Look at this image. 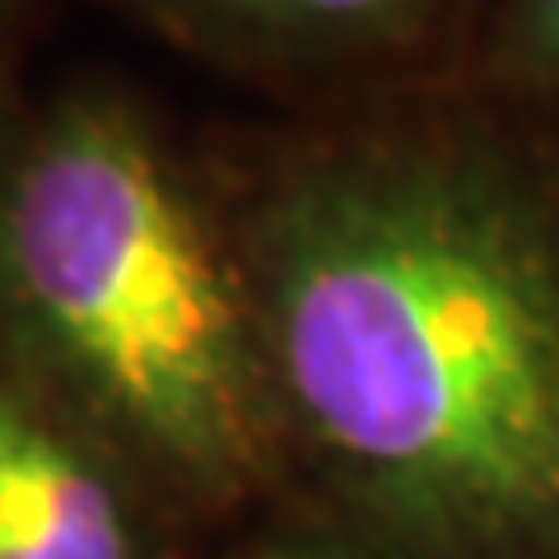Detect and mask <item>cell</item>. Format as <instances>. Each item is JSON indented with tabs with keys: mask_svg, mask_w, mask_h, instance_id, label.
Here are the masks:
<instances>
[{
	"mask_svg": "<svg viewBox=\"0 0 559 559\" xmlns=\"http://www.w3.org/2000/svg\"><path fill=\"white\" fill-rule=\"evenodd\" d=\"M168 33L248 61H345L388 51L433 0H131Z\"/></svg>",
	"mask_w": 559,
	"mask_h": 559,
	"instance_id": "4",
	"label": "cell"
},
{
	"mask_svg": "<svg viewBox=\"0 0 559 559\" xmlns=\"http://www.w3.org/2000/svg\"><path fill=\"white\" fill-rule=\"evenodd\" d=\"M0 294L43 355L187 471L257 448V299L127 103L66 98L0 178Z\"/></svg>",
	"mask_w": 559,
	"mask_h": 559,
	"instance_id": "2",
	"label": "cell"
},
{
	"mask_svg": "<svg viewBox=\"0 0 559 559\" xmlns=\"http://www.w3.org/2000/svg\"><path fill=\"white\" fill-rule=\"evenodd\" d=\"M495 57L509 80L559 98V0H503Z\"/></svg>",
	"mask_w": 559,
	"mask_h": 559,
	"instance_id": "5",
	"label": "cell"
},
{
	"mask_svg": "<svg viewBox=\"0 0 559 559\" xmlns=\"http://www.w3.org/2000/svg\"><path fill=\"white\" fill-rule=\"evenodd\" d=\"M252 299L294 415L388 513L457 540L559 527V238L503 164L322 154L261 210Z\"/></svg>",
	"mask_w": 559,
	"mask_h": 559,
	"instance_id": "1",
	"label": "cell"
},
{
	"mask_svg": "<svg viewBox=\"0 0 559 559\" xmlns=\"http://www.w3.org/2000/svg\"><path fill=\"white\" fill-rule=\"evenodd\" d=\"M0 559H131L98 471L0 392Z\"/></svg>",
	"mask_w": 559,
	"mask_h": 559,
	"instance_id": "3",
	"label": "cell"
}]
</instances>
